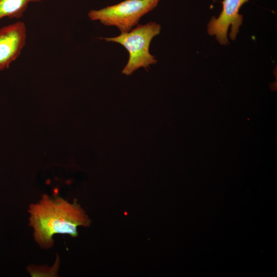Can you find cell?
<instances>
[{
    "label": "cell",
    "mask_w": 277,
    "mask_h": 277,
    "mask_svg": "<svg viewBox=\"0 0 277 277\" xmlns=\"http://www.w3.org/2000/svg\"><path fill=\"white\" fill-rule=\"evenodd\" d=\"M28 211L34 240L45 249L53 246V235L67 234L76 237L78 226L87 227L91 223L75 201L72 204L61 197L53 199L44 194L38 202L30 205Z\"/></svg>",
    "instance_id": "6da1fadb"
},
{
    "label": "cell",
    "mask_w": 277,
    "mask_h": 277,
    "mask_svg": "<svg viewBox=\"0 0 277 277\" xmlns=\"http://www.w3.org/2000/svg\"><path fill=\"white\" fill-rule=\"evenodd\" d=\"M161 26L155 22L138 25L127 32L114 37L104 38L106 42L120 44L128 51L129 57L122 73L130 75L137 69L146 68L155 64L157 61L149 53V46L152 38L159 34Z\"/></svg>",
    "instance_id": "7a4b0ae2"
},
{
    "label": "cell",
    "mask_w": 277,
    "mask_h": 277,
    "mask_svg": "<svg viewBox=\"0 0 277 277\" xmlns=\"http://www.w3.org/2000/svg\"><path fill=\"white\" fill-rule=\"evenodd\" d=\"M159 0H125L88 12L89 18L100 21L105 26L117 27L122 32H127L137 25L140 18L152 10Z\"/></svg>",
    "instance_id": "3957f363"
},
{
    "label": "cell",
    "mask_w": 277,
    "mask_h": 277,
    "mask_svg": "<svg viewBox=\"0 0 277 277\" xmlns=\"http://www.w3.org/2000/svg\"><path fill=\"white\" fill-rule=\"evenodd\" d=\"M249 0H224L223 8L219 16L211 18L208 24V32L215 35L217 41L222 45L227 44V32L230 27V37L234 40L242 24L243 16L239 14L242 5Z\"/></svg>",
    "instance_id": "277c9868"
},
{
    "label": "cell",
    "mask_w": 277,
    "mask_h": 277,
    "mask_svg": "<svg viewBox=\"0 0 277 277\" xmlns=\"http://www.w3.org/2000/svg\"><path fill=\"white\" fill-rule=\"evenodd\" d=\"M26 37V27L23 22L0 28V72L8 68L19 56Z\"/></svg>",
    "instance_id": "5b68a950"
},
{
    "label": "cell",
    "mask_w": 277,
    "mask_h": 277,
    "mask_svg": "<svg viewBox=\"0 0 277 277\" xmlns=\"http://www.w3.org/2000/svg\"><path fill=\"white\" fill-rule=\"evenodd\" d=\"M42 0H0V21L5 17L19 18L23 16L29 4Z\"/></svg>",
    "instance_id": "8992f818"
},
{
    "label": "cell",
    "mask_w": 277,
    "mask_h": 277,
    "mask_svg": "<svg viewBox=\"0 0 277 277\" xmlns=\"http://www.w3.org/2000/svg\"><path fill=\"white\" fill-rule=\"evenodd\" d=\"M56 262L51 267L43 266H30L27 269L32 276H55L59 266V258L57 255Z\"/></svg>",
    "instance_id": "52a82bcc"
}]
</instances>
